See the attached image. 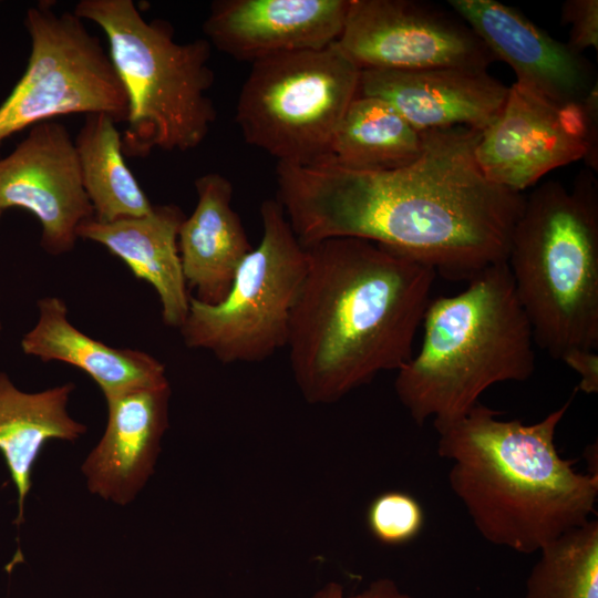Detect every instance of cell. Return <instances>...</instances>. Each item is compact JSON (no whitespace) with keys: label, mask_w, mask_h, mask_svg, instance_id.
I'll use <instances>...</instances> for the list:
<instances>
[{"label":"cell","mask_w":598,"mask_h":598,"mask_svg":"<svg viewBox=\"0 0 598 598\" xmlns=\"http://www.w3.org/2000/svg\"><path fill=\"white\" fill-rule=\"evenodd\" d=\"M481 133L426 131L421 156L392 171H352L330 159L277 163L276 199L306 248L364 239L468 281L506 261L525 199L484 176L475 158Z\"/></svg>","instance_id":"obj_1"},{"label":"cell","mask_w":598,"mask_h":598,"mask_svg":"<svg viewBox=\"0 0 598 598\" xmlns=\"http://www.w3.org/2000/svg\"><path fill=\"white\" fill-rule=\"evenodd\" d=\"M307 249L286 348L305 400L329 404L411 359L437 274L359 238Z\"/></svg>","instance_id":"obj_2"},{"label":"cell","mask_w":598,"mask_h":598,"mask_svg":"<svg viewBox=\"0 0 598 598\" xmlns=\"http://www.w3.org/2000/svg\"><path fill=\"white\" fill-rule=\"evenodd\" d=\"M574 394L540 421L501 420L478 402L436 427L448 485L478 534L518 554L538 553L596 514L598 473H581L555 444Z\"/></svg>","instance_id":"obj_3"},{"label":"cell","mask_w":598,"mask_h":598,"mask_svg":"<svg viewBox=\"0 0 598 598\" xmlns=\"http://www.w3.org/2000/svg\"><path fill=\"white\" fill-rule=\"evenodd\" d=\"M454 296L430 300L416 354L396 373L394 390L412 420L434 427L464 416L501 382L535 371V340L506 261L494 264Z\"/></svg>","instance_id":"obj_4"},{"label":"cell","mask_w":598,"mask_h":598,"mask_svg":"<svg viewBox=\"0 0 598 598\" xmlns=\"http://www.w3.org/2000/svg\"><path fill=\"white\" fill-rule=\"evenodd\" d=\"M506 262L535 344L553 358L598 351V183L537 186L524 199Z\"/></svg>","instance_id":"obj_5"},{"label":"cell","mask_w":598,"mask_h":598,"mask_svg":"<svg viewBox=\"0 0 598 598\" xmlns=\"http://www.w3.org/2000/svg\"><path fill=\"white\" fill-rule=\"evenodd\" d=\"M73 12L106 35L128 101L124 155L199 146L216 120L208 41L176 42L168 23L145 20L133 0H80Z\"/></svg>","instance_id":"obj_6"},{"label":"cell","mask_w":598,"mask_h":598,"mask_svg":"<svg viewBox=\"0 0 598 598\" xmlns=\"http://www.w3.org/2000/svg\"><path fill=\"white\" fill-rule=\"evenodd\" d=\"M360 71L337 41L252 63L236 105L244 140L277 163L328 159L338 125L358 95Z\"/></svg>","instance_id":"obj_7"},{"label":"cell","mask_w":598,"mask_h":598,"mask_svg":"<svg viewBox=\"0 0 598 598\" xmlns=\"http://www.w3.org/2000/svg\"><path fill=\"white\" fill-rule=\"evenodd\" d=\"M259 244L243 259L226 298L206 305L194 297L179 328L184 343L225 364L261 362L286 348L290 317L309 264L277 199L260 206Z\"/></svg>","instance_id":"obj_8"},{"label":"cell","mask_w":598,"mask_h":598,"mask_svg":"<svg viewBox=\"0 0 598 598\" xmlns=\"http://www.w3.org/2000/svg\"><path fill=\"white\" fill-rule=\"evenodd\" d=\"M30 55L24 73L0 104V143L61 115L104 113L126 123L125 89L100 38L74 12L51 1L28 9Z\"/></svg>","instance_id":"obj_9"},{"label":"cell","mask_w":598,"mask_h":598,"mask_svg":"<svg viewBox=\"0 0 598 598\" xmlns=\"http://www.w3.org/2000/svg\"><path fill=\"white\" fill-rule=\"evenodd\" d=\"M476 162L494 184L520 193L548 172L582 159L598 171V86L556 103L513 83L497 118L481 133Z\"/></svg>","instance_id":"obj_10"},{"label":"cell","mask_w":598,"mask_h":598,"mask_svg":"<svg viewBox=\"0 0 598 598\" xmlns=\"http://www.w3.org/2000/svg\"><path fill=\"white\" fill-rule=\"evenodd\" d=\"M337 43L360 70H487L496 61L455 12L415 0H350Z\"/></svg>","instance_id":"obj_11"},{"label":"cell","mask_w":598,"mask_h":598,"mask_svg":"<svg viewBox=\"0 0 598 598\" xmlns=\"http://www.w3.org/2000/svg\"><path fill=\"white\" fill-rule=\"evenodd\" d=\"M32 213L42 227L40 244L50 255L71 251L78 228L94 216L84 190L79 158L68 127L51 120L0 159V208Z\"/></svg>","instance_id":"obj_12"},{"label":"cell","mask_w":598,"mask_h":598,"mask_svg":"<svg viewBox=\"0 0 598 598\" xmlns=\"http://www.w3.org/2000/svg\"><path fill=\"white\" fill-rule=\"evenodd\" d=\"M453 11L506 62L520 86L556 103L585 99L596 86L592 64L538 28L517 9L495 0H450Z\"/></svg>","instance_id":"obj_13"},{"label":"cell","mask_w":598,"mask_h":598,"mask_svg":"<svg viewBox=\"0 0 598 598\" xmlns=\"http://www.w3.org/2000/svg\"><path fill=\"white\" fill-rule=\"evenodd\" d=\"M508 87L485 69H365L360 71L358 94L385 101L420 132H483L499 115Z\"/></svg>","instance_id":"obj_14"},{"label":"cell","mask_w":598,"mask_h":598,"mask_svg":"<svg viewBox=\"0 0 598 598\" xmlns=\"http://www.w3.org/2000/svg\"><path fill=\"white\" fill-rule=\"evenodd\" d=\"M350 0H217L203 29L208 43L251 64L336 42Z\"/></svg>","instance_id":"obj_15"},{"label":"cell","mask_w":598,"mask_h":598,"mask_svg":"<svg viewBox=\"0 0 598 598\" xmlns=\"http://www.w3.org/2000/svg\"><path fill=\"white\" fill-rule=\"evenodd\" d=\"M169 384L138 388L105 398L107 423L81 471L93 495L125 506L155 471L168 427Z\"/></svg>","instance_id":"obj_16"},{"label":"cell","mask_w":598,"mask_h":598,"mask_svg":"<svg viewBox=\"0 0 598 598\" xmlns=\"http://www.w3.org/2000/svg\"><path fill=\"white\" fill-rule=\"evenodd\" d=\"M197 203L178 230V251L186 285L198 301L216 305L229 292L236 270L252 250L233 207V185L219 173L195 181Z\"/></svg>","instance_id":"obj_17"},{"label":"cell","mask_w":598,"mask_h":598,"mask_svg":"<svg viewBox=\"0 0 598 598\" xmlns=\"http://www.w3.org/2000/svg\"><path fill=\"white\" fill-rule=\"evenodd\" d=\"M186 216L175 205L154 206L141 217L99 221L93 217L78 228V237L104 246L122 259L136 278L156 290L166 326L181 328L189 299L178 251V230Z\"/></svg>","instance_id":"obj_18"},{"label":"cell","mask_w":598,"mask_h":598,"mask_svg":"<svg viewBox=\"0 0 598 598\" xmlns=\"http://www.w3.org/2000/svg\"><path fill=\"white\" fill-rule=\"evenodd\" d=\"M38 310L37 323L21 340L25 354L44 362L61 361L84 371L97 383L104 398L169 384L165 367L156 358L140 350L110 347L75 328L60 298L40 299Z\"/></svg>","instance_id":"obj_19"},{"label":"cell","mask_w":598,"mask_h":598,"mask_svg":"<svg viewBox=\"0 0 598 598\" xmlns=\"http://www.w3.org/2000/svg\"><path fill=\"white\" fill-rule=\"evenodd\" d=\"M73 383L37 393L19 390L0 371V452L18 492L16 524L23 523L24 501L31 488L32 468L51 439L74 442L86 426L68 412Z\"/></svg>","instance_id":"obj_20"},{"label":"cell","mask_w":598,"mask_h":598,"mask_svg":"<svg viewBox=\"0 0 598 598\" xmlns=\"http://www.w3.org/2000/svg\"><path fill=\"white\" fill-rule=\"evenodd\" d=\"M420 132L389 103L358 94L334 133L328 159L360 172L398 169L416 161L425 145Z\"/></svg>","instance_id":"obj_21"},{"label":"cell","mask_w":598,"mask_h":598,"mask_svg":"<svg viewBox=\"0 0 598 598\" xmlns=\"http://www.w3.org/2000/svg\"><path fill=\"white\" fill-rule=\"evenodd\" d=\"M74 145L94 219L109 223L152 212L154 205L125 162L122 135L111 116L86 114Z\"/></svg>","instance_id":"obj_22"},{"label":"cell","mask_w":598,"mask_h":598,"mask_svg":"<svg viewBox=\"0 0 598 598\" xmlns=\"http://www.w3.org/2000/svg\"><path fill=\"white\" fill-rule=\"evenodd\" d=\"M524 598H598V520L591 518L539 551Z\"/></svg>","instance_id":"obj_23"},{"label":"cell","mask_w":598,"mask_h":598,"mask_svg":"<svg viewBox=\"0 0 598 598\" xmlns=\"http://www.w3.org/2000/svg\"><path fill=\"white\" fill-rule=\"evenodd\" d=\"M367 523L378 542L398 546L419 536L424 525V512L419 501L411 494L389 491L371 502Z\"/></svg>","instance_id":"obj_24"},{"label":"cell","mask_w":598,"mask_h":598,"mask_svg":"<svg viewBox=\"0 0 598 598\" xmlns=\"http://www.w3.org/2000/svg\"><path fill=\"white\" fill-rule=\"evenodd\" d=\"M561 23L569 24L567 44L577 53L598 49V1L567 0L561 7Z\"/></svg>","instance_id":"obj_25"},{"label":"cell","mask_w":598,"mask_h":598,"mask_svg":"<svg viewBox=\"0 0 598 598\" xmlns=\"http://www.w3.org/2000/svg\"><path fill=\"white\" fill-rule=\"evenodd\" d=\"M310 598H415L403 591L390 578L372 581L365 589L353 595H347L344 587L337 581H330L318 589Z\"/></svg>","instance_id":"obj_26"},{"label":"cell","mask_w":598,"mask_h":598,"mask_svg":"<svg viewBox=\"0 0 598 598\" xmlns=\"http://www.w3.org/2000/svg\"><path fill=\"white\" fill-rule=\"evenodd\" d=\"M576 371L580 378L578 389L587 394L598 392V352L594 350L576 351L561 360Z\"/></svg>","instance_id":"obj_27"},{"label":"cell","mask_w":598,"mask_h":598,"mask_svg":"<svg viewBox=\"0 0 598 598\" xmlns=\"http://www.w3.org/2000/svg\"><path fill=\"white\" fill-rule=\"evenodd\" d=\"M3 213V210L0 208V217H1V214Z\"/></svg>","instance_id":"obj_28"},{"label":"cell","mask_w":598,"mask_h":598,"mask_svg":"<svg viewBox=\"0 0 598 598\" xmlns=\"http://www.w3.org/2000/svg\"><path fill=\"white\" fill-rule=\"evenodd\" d=\"M0 331H1V322H0Z\"/></svg>","instance_id":"obj_29"}]
</instances>
